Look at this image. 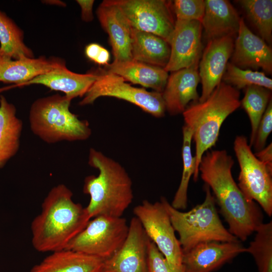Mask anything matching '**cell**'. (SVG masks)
<instances>
[{
  "mask_svg": "<svg viewBox=\"0 0 272 272\" xmlns=\"http://www.w3.org/2000/svg\"><path fill=\"white\" fill-rule=\"evenodd\" d=\"M237 35L231 63L243 70L261 69L267 73L271 74V49L262 39L249 29L242 18Z\"/></svg>",
  "mask_w": 272,
  "mask_h": 272,
  "instance_id": "obj_16",
  "label": "cell"
},
{
  "mask_svg": "<svg viewBox=\"0 0 272 272\" xmlns=\"http://www.w3.org/2000/svg\"><path fill=\"white\" fill-rule=\"evenodd\" d=\"M133 214L148 238L170 264L176 269L184 270L182 265L183 251L161 200L154 203L144 200L134 208Z\"/></svg>",
  "mask_w": 272,
  "mask_h": 272,
  "instance_id": "obj_10",
  "label": "cell"
},
{
  "mask_svg": "<svg viewBox=\"0 0 272 272\" xmlns=\"http://www.w3.org/2000/svg\"><path fill=\"white\" fill-rule=\"evenodd\" d=\"M97 77L95 73L78 74L72 72L65 66L39 75L17 87L42 85L51 90L63 92L67 98L72 100L77 97H84Z\"/></svg>",
  "mask_w": 272,
  "mask_h": 272,
  "instance_id": "obj_20",
  "label": "cell"
},
{
  "mask_svg": "<svg viewBox=\"0 0 272 272\" xmlns=\"http://www.w3.org/2000/svg\"><path fill=\"white\" fill-rule=\"evenodd\" d=\"M103 46L96 43H91L87 45L85 49L86 57L94 62Z\"/></svg>",
  "mask_w": 272,
  "mask_h": 272,
  "instance_id": "obj_37",
  "label": "cell"
},
{
  "mask_svg": "<svg viewBox=\"0 0 272 272\" xmlns=\"http://www.w3.org/2000/svg\"><path fill=\"white\" fill-rule=\"evenodd\" d=\"M96 13L102 27L108 34L114 61L131 60V27L114 0L103 1Z\"/></svg>",
  "mask_w": 272,
  "mask_h": 272,
  "instance_id": "obj_17",
  "label": "cell"
},
{
  "mask_svg": "<svg viewBox=\"0 0 272 272\" xmlns=\"http://www.w3.org/2000/svg\"><path fill=\"white\" fill-rule=\"evenodd\" d=\"M256 157L264 164L269 170L272 171V144L270 143L266 147L255 154Z\"/></svg>",
  "mask_w": 272,
  "mask_h": 272,
  "instance_id": "obj_36",
  "label": "cell"
},
{
  "mask_svg": "<svg viewBox=\"0 0 272 272\" xmlns=\"http://www.w3.org/2000/svg\"><path fill=\"white\" fill-rule=\"evenodd\" d=\"M234 46V38L223 37L210 40L199 62L198 71L202 84L198 101L206 100L221 82Z\"/></svg>",
  "mask_w": 272,
  "mask_h": 272,
  "instance_id": "obj_14",
  "label": "cell"
},
{
  "mask_svg": "<svg viewBox=\"0 0 272 272\" xmlns=\"http://www.w3.org/2000/svg\"><path fill=\"white\" fill-rule=\"evenodd\" d=\"M245 252L254 257L259 272H272V222L262 223Z\"/></svg>",
  "mask_w": 272,
  "mask_h": 272,
  "instance_id": "obj_29",
  "label": "cell"
},
{
  "mask_svg": "<svg viewBox=\"0 0 272 272\" xmlns=\"http://www.w3.org/2000/svg\"><path fill=\"white\" fill-rule=\"evenodd\" d=\"M95 73L97 79L79 102L80 105L93 104L99 97H111L132 103L155 117L165 115L166 109L162 93L133 87L121 77L102 69Z\"/></svg>",
  "mask_w": 272,
  "mask_h": 272,
  "instance_id": "obj_8",
  "label": "cell"
},
{
  "mask_svg": "<svg viewBox=\"0 0 272 272\" xmlns=\"http://www.w3.org/2000/svg\"><path fill=\"white\" fill-rule=\"evenodd\" d=\"M205 11L201 22L209 41L223 37L234 38L238 33L240 17L229 1L206 0Z\"/></svg>",
  "mask_w": 272,
  "mask_h": 272,
  "instance_id": "obj_21",
  "label": "cell"
},
{
  "mask_svg": "<svg viewBox=\"0 0 272 272\" xmlns=\"http://www.w3.org/2000/svg\"><path fill=\"white\" fill-rule=\"evenodd\" d=\"M271 99V90L258 86L246 88L240 105L247 113L250 122V147L253 145L259 123Z\"/></svg>",
  "mask_w": 272,
  "mask_h": 272,
  "instance_id": "obj_28",
  "label": "cell"
},
{
  "mask_svg": "<svg viewBox=\"0 0 272 272\" xmlns=\"http://www.w3.org/2000/svg\"><path fill=\"white\" fill-rule=\"evenodd\" d=\"M0 52L13 59L34 58L24 43L23 31L5 13L0 11Z\"/></svg>",
  "mask_w": 272,
  "mask_h": 272,
  "instance_id": "obj_26",
  "label": "cell"
},
{
  "mask_svg": "<svg viewBox=\"0 0 272 272\" xmlns=\"http://www.w3.org/2000/svg\"><path fill=\"white\" fill-rule=\"evenodd\" d=\"M244 252L240 241L203 242L183 253L182 265L185 272H212Z\"/></svg>",
  "mask_w": 272,
  "mask_h": 272,
  "instance_id": "obj_15",
  "label": "cell"
},
{
  "mask_svg": "<svg viewBox=\"0 0 272 272\" xmlns=\"http://www.w3.org/2000/svg\"><path fill=\"white\" fill-rule=\"evenodd\" d=\"M103 261L65 249L51 252L29 272H103Z\"/></svg>",
  "mask_w": 272,
  "mask_h": 272,
  "instance_id": "obj_23",
  "label": "cell"
},
{
  "mask_svg": "<svg viewBox=\"0 0 272 272\" xmlns=\"http://www.w3.org/2000/svg\"><path fill=\"white\" fill-rule=\"evenodd\" d=\"M65 66V61L58 58L41 56L13 59L0 52V81L15 83L14 87H16L39 75Z\"/></svg>",
  "mask_w": 272,
  "mask_h": 272,
  "instance_id": "obj_19",
  "label": "cell"
},
{
  "mask_svg": "<svg viewBox=\"0 0 272 272\" xmlns=\"http://www.w3.org/2000/svg\"><path fill=\"white\" fill-rule=\"evenodd\" d=\"M109 59V52L106 48L102 47L94 62L99 65H103L105 66L108 64Z\"/></svg>",
  "mask_w": 272,
  "mask_h": 272,
  "instance_id": "obj_38",
  "label": "cell"
},
{
  "mask_svg": "<svg viewBox=\"0 0 272 272\" xmlns=\"http://www.w3.org/2000/svg\"><path fill=\"white\" fill-rule=\"evenodd\" d=\"M148 272H185L173 268L150 239L148 254Z\"/></svg>",
  "mask_w": 272,
  "mask_h": 272,
  "instance_id": "obj_33",
  "label": "cell"
},
{
  "mask_svg": "<svg viewBox=\"0 0 272 272\" xmlns=\"http://www.w3.org/2000/svg\"><path fill=\"white\" fill-rule=\"evenodd\" d=\"M129 225L122 217L98 216L90 220L84 229L69 244L66 249L97 257H111L124 243Z\"/></svg>",
  "mask_w": 272,
  "mask_h": 272,
  "instance_id": "obj_7",
  "label": "cell"
},
{
  "mask_svg": "<svg viewBox=\"0 0 272 272\" xmlns=\"http://www.w3.org/2000/svg\"><path fill=\"white\" fill-rule=\"evenodd\" d=\"M272 130V100L269 101L267 108L259 123L253 146L256 152L265 147L268 137Z\"/></svg>",
  "mask_w": 272,
  "mask_h": 272,
  "instance_id": "obj_34",
  "label": "cell"
},
{
  "mask_svg": "<svg viewBox=\"0 0 272 272\" xmlns=\"http://www.w3.org/2000/svg\"><path fill=\"white\" fill-rule=\"evenodd\" d=\"M224 83L237 89L250 86H258L269 90L272 89V80L262 72L240 69L231 63H228L222 78Z\"/></svg>",
  "mask_w": 272,
  "mask_h": 272,
  "instance_id": "obj_31",
  "label": "cell"
},
{
  "mask_svg": "<svg viewBox=\"0 0 272 272\" xmlns=\"http://www.w3.org/2000/svg\"><path fill=\"white\" fill-rule=\"evenodd\" d=\"M234 161L226 150L207 151L199 165L201 178L214 194L228 231L245 241L261 224L263 216L254 201L249 199L232 175Z\"/></svg>",
  "mask_w": 272,
  "mask_h": 272,
  "instance_id": "obj_1",
  "label": "cell"
},
{
  "mask_svg": "<svg viewBox=\"0 0 272 272\" xmlns=\"http://www.w3.org/2000/svg\"><path fill=\"white\" fill-rule=\"evenodd\" d=\"M183 142L182 157L183 170L181 181L171 203L175 209L180 210L186 209L187 203V190L191 177L193 175L195 169V157L191 153L192 131L185 125L182 127Z\"/></svg>",
  "mask_w": 272,
  "mask_h": 272,
  "instance_id": "obj_27",
  "label": "cell"
},
{
  "mask_svg": "<svg viewBox=\"0 0 272 272\" xmlns=\"http://www.w3.org/2000/svg\"><path fill=\"white\" fill-rule=\"evenodd\" d=\"M88 164L99 171L98 175L88 176L84 180L83 192L90 198L85 208L90 219L101 215L122 217L133 198L128 173L118 162L92 148Z\"/></svg>",
  "mask_w": 272,
  "mask_h": 272,
  "instance_id": "obj_3",
  "label": "cell"
},
{
  "mask_svg": "<svg viewBox=\"0 0 272 272\" xmlns=\"http://www.w3.org/2000/svg\"><path fill=\"white\" fill-rule=\"evenodd\" d=\"M77 3L81 9V17L83 21L89 22L93 19V7L94 1L77 0Z\"/></svg>",
  "mask_w": 272,
  "mask_h": 272,
  "instance_id": "obj_35",
  "label": "cell"
},
{
  "mask_svg": "<svg viewBox=\"0 0 272 272\" xmlns=\"http://www.w3.org/2000/svg\"><path fill=\"white\" fill-rule=\"evenodd\" d=\"M256 28L262 39L270 43L272 38V1H237Z\"/></svg>",
  "mask_w": 272,
  "mask_h": 272,
  "instance_id": "obj_30",
  "label": "cell"
},
{
  "mask_svg": "<svg viewBox=\"0 0 272 272\" xmlns=\"http://www.w3.org/2000/svg\"><path fill=\"white\" fill-rule=\"evenodd\" d=\"M239 98L238 89L221 82L206 100L191 104L182 113L184 125L191 129L195 145L194 181L198 177L202 156L215 145L225 120L240 106Z\"/></svg>",
  "mask_w": 272,
  "mask_h": 272,
  "instance_id": "obj_4",
  "label": "cell"
},
{
  "mask_svg": "<svg viewBox=\"0 0 272 272\" xmlns=\"http://www.w3.org/2000/svg\"><path fill=\"white\" fill-rule=\"evenodd\" d=\"M149 241L139 220L133 217L122 246L103 261V272H148Z\"/></svg>",
  "mask_w": 272,
  "mask_h": 272,
  "instance_id": "obj_12",
  "label": "cell"
},
{
  "mask_svg": "<svg viewBox=\"0 0 272 272\" xmlns=\"http://www.w3.org/2000/svg\"><path fill=\"white\" fill-rule=\"evenodd\" d=\"M202 27L197 21H175L169 44V60L164 68L167 72L182 69L198 67L202 53Z\"/></svg>",
  "mask_w": 272,
  "mask_h": 272,
  "instance_id": "obj_13",
  "label": "cell"
},
{
  "mask_svg": "<svg viewBox=\"0 0 272 272\" xmlns=\"http://www.w3.org/2000/svg\"><path fill=\"white\" fill-rule=\"evenodd\" d=\"M131 28L159 36L168 44L175 27L172 1L114 0Z\"/></svg>",
  "mask_w": 272,
  "mask_h": 272,
  "instance_id": "obj_11",
  "label": "cell"
},
{
  "mask_svg": "<svg viewBox=\"0 0 272 272\" xmlns=\"http://www.w3.org/2000/svg\"><path fill=\"white\" fill-rule=\"evenodd\" d=\"M90 220L85 208L73 200L72 191L58 184L48 192L32 222V245L42 252L65 249Z\"/></svg>",
  "mask_w": 272,
  "mask_h": 272,
  "instance_id": "obj_2",
  "label": "cell"
},
{
  "mask_svg": "<svg viewBox=\"0 0 272 272\" xmlns=\"http://www.w3.org/2000/svg\"><path fill=\"white\" fill-rule=\"evenodd\" d=\"M23 129L15 106L0 96V169L18 152Z\"/></svg>",
  "mask_w": 272,
  "mask_h": 272,
  "instance_id": "obj_25",
  "label": "cell"
},
{
  "mask_svg": "<svg viewBox=\"0 0 272 272\" xmlns=\"http://www.w3.org/2000/svg\"><path fill=\"white\" fill-rule=\"evenodd\" d=\"M132 59L164 68L170 55V45L153 34L131 28Z\"/></svg>",
  "mask_w": 272,
  "mask_h": 272,
  "instance_id": "obj_24",
  "label": "cell"
},
{
  "mask_svg": "<svg viewBox=\"0 0 272 272\" xmlns=\"http://www.w3.org/2000/svg\"><path fill=\"white\" fill-rule=\"evenodd\" d=\"M172 8L175 21H197L201 22L205 11L203 0H175L172 1Z\"/></svg>",
  "mask_w": 272,
  "mask_h": 272,
  "instance_id": "obj_32",
  "label": "cell"
},
{
  "mask_svg": "<svg viewBox=\"0 0 272 272\" xmlns=\"http://www.w3.org/2000/svg\"><path fill=\"white\" fill-rule=\"evenodd\" d=\"M234 150L240 167L238 186L249 199L257 202L266 214L272 215V171L252 153L247 139L237 136Z\"/></svg>",
  "mask_w": 272,
  "mask_h": 272,
  "instance_id": "obj_9",
  "label": "cell"
},
{
  "mask_svg": "<svg viewBox=\"0 0 272 272\" xmlns=\"http://www.w3.org/2000/svg\"><path fill=\"white\" fill-rule=\"evenodd\" d=\"M205 190L206 196L203 202L185 212L174 208L165 197L161 198L172 225L178 234L183 253L203 242L240 241L223 225L217 211L215 197L206 184Z\"/></svg>",
  "mask_w": 272,
  "mask_h": 272,
  "instance_id": "obj_6",
  "label": "cell"
},
{
  "mask_svg": "<svg viewBox=\"0 0 272 272\" xmlns=\"http://www.w3.org/2000/svg\"><path fill=\"white\" fill-rule=\"evenodd\" d=\"M102 70L120 76L126 82L139 84L160 93L163 92L169 77L168 72L162 67L133 59L113 61L112 63L105 65Z\"/></svg>",
  "mask_w": 272,
  "mask_h": 272,
  "instance_id": "obj_22",
  "label": "cell"
},
{
  "mask_svg": "<svg viewBox=\"0 0 272 272\" xmlns=\"http://www.w3.org/2000/svg\"><path fill=\"white\" fill-rule=\"evenodd\" d=\"M199 81L198 67L182 69L169 76L162 95L166 111L170 115L182 113L189 102L198 101Z\"/></svg>",
  "mask_w": 272,
  "mask_h": 272,
  "instance_id": "obj_18",
  "label": "cell"
},
{
  "mask_svg": "<svg viewBox=\"0 0 272 272\" xmlns=\"http://www.w3.org/2000/svg\"><path fill=\"white\" fill-rule=\"evenodd\" d=\"M71 101L59 94L36 99L29 115L32 132L48 144L87 140L92 130L87 121L80 120L70 111Z\"/></svg>",
  "mask_w": 272,
  "mask_h": 272,
  "instance_id": "obj_5",
  "label": "cell"
}]
</instances>
